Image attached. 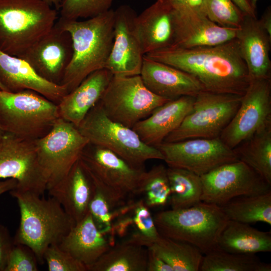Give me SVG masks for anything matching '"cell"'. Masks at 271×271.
Returning a JSON list of instances; mask_svg holds the SVG:
<instances>
[{
  "instance_id": "obj_41",
  "label": "cell",
  "mask_w": 271,
  "mask_h": 271,
  "mask_svg": "<svg viewBox=\"0 0 271 271\" xmlns=\"http://www.w3.org/2000/svg\"><path fill=\"white\" fill-rule=\"evenodd\" d=\"M14 245L13 238L8 229L0 224V271H5L9 255Z\"/></svg>"
},
{
  "instance_id": "obj_46",
  "label": "cell",
  "mask_w": 271,
  "mask_h": 271,
  "mask_svg": "<svg viewBox=\"0 0 271 271\" xmlns=\"http://www.w3.org/2000/svg\"><path fill=\"white\" fill-rule=\"evenodd\" d=\"M17 182L14 179L0 178V196L16 188Z\"/></svg>"
},
{
  "instance_id": "obj_25",
  "label": "cell",
  "mask_w": 271,
  "mask_h": 271,
  "mask_svg": "<svg viewBox=\"0 0 271 271\" xmlns=\"http://www.w3.org/2000/svg\"><path fill=\"white\" fill-rule=\"evenodd\" d=\"M93 188L90 175L79 159L64 179L47 190L77 223L89 212Z\"/></svg>"
},
{
  "instance_id": "obj_15",
  "label": "cell",
  "mask_w": 271,
  "mask_h": 271,
  "mask_svg": "<svg viewBox=\"0 0 271 271\" xmlns=\"http://www.w3.org/2000/svg\"><path fill=\"white\" fill-rule=\"evenodd\" d=\"M80 160L86 168L106 185L129 196L141 194L144 167L129 164L110 150L88 143Z\"/></svg>"
},
{
  "instance_id": "obj_6",
  "label": "cell",
  "mask_w": 271,
  "mask_h": 271,
  "mask_svg": "<svg viewBox=\"0 0 271 271\" xmlns=\"http://www.w3.org/2000/svg\"><path fill=\"white\" fill-rule=\"evenodd\" d=\"M59 118L57 104L34 91L0 90V126L5 133L37 140Z\"/></svg>"
},
{
  "instance_id": "obj_45",
  "label": "cell",
  "mask_w": 271,
  "mask_h": 271,
  "mask_svg": "<svg viewBox=\"0 0 271 271\" xmlns=\"http://www.w3.org/2000/svg\"><path fill=\"white\" fill-rule=\"evenodd\" d=\"M261 27L271 37V7L268 6L258 20Z\"/></svg>"
},
{
  "instance_id": "obj_22",
  "label": "cell",
  "mask_w": 271,
  "mask_h": 271,
  "mask_svg": "<svg viewBox=\"0 0 271 271\" xmlns=\"http://www.w3.org/2000/svg\"><path fill=\"white\" fill-rule=\"evenodd\" d=\"M236 38L250 80L271 79V37L261 27L257 18L244 16L237 29Z\"/></svg>"
},
{
  "instance_id": "obj_32",
  "label": "cell",
  "mask_w": 271,
  "mask_h": 271,
  "mask_svg": "<svg viewBox=\"0 0 271 271\" xmlns=\"http://www.w3.org/2000/svg\"><path fill=\"white\" fill-rule=\"evenodd\" d=\"M233 150L239 160L271 185V126L254 134Z\"/></svg>"
},
{
  "instance_id": "obj_21",
  "label": "cell",
  "mask_w": 271,
  "mask_h": 271,
  "mask_svg": "<svg viewBox=\"0 0 271 271\" xmlns=\"http://www.w3.org/2000/svg\"><path fill=\"white\" fill-rule=\"evenodd\" d=\"M0 83L6 91H34L58 104L68 93L61 85L39 76L25 60L0 51Z\"/></svg>"
},
{
  "instance_id": "obj_38",
  "label": "cell",
  "mask_w": 271,
  "mask_h": 271,
  "mask_svg": "<svg viewBox=\"0 0 271 271\" xmlns=\"http://www.w3.org/2000/svg\"><path fill=\"white\" fill-rule=\"evenodd\" d=\"M203 14L220 26L238 28L244 15L231 0H205Z\"/></svg>"
},
{
  "instance_id": "obj_11",
  "label": "cell",
  "mask_w": 271,
  "mask_h": 271,
  "mask_svg": "<svg viewBox=\"0 0 271 271\" xmlns=\"http://www.w3.org/2000/svg\"><path fill=\"white\" fill-rule=\"evenodd\" d=\"M271 126V79L250 80L235 115L220 139L234 149Z\"/></svg>"
},
{
  "instance_id": "obj_23",
  "label": "cell",
  "mask_w": 271,
  "mask_h": 271,
  "mask_svg": "<svg viewBox=\"0 0 271 271\" xmlns=\"http://www.w3.org/2000/svg\"><path fill=\"white\" fill-rule=\"evenodd\" d=\"M195 97L171 100L155 109L132 128L147 145L156 147L175 130L192 109Z\"/></svg>"
},
{
  "instance_id": "obj_49",
  "label": "cell",
  "mask_w": 271,
  "mask_h": 271,
  "mask_svg": "<svg viewBox=\"0 0 271 271\" xmlns=\"http://www.w3.org/2000/svg\"><path fill=\"white\" fill-rule=\"evenodd\" d=\"M4 133L5 132L3 131V130L2 129L0 126V140H1Z\"/></svg>"
},
{
  "instance_id": "obj_33",
  "label": "cell",
  "mask_w": 271,
  "mask_h": 271,
  "mask_svg": "<svg viewBox=\"0 0 271 271\" xmlns=\"http://www.w3.org/2000/svg\"><path fill=\"white\" fill-rule=\"evenodd\" d=\"M170 187L168 202L172 209L189 207L200 202L202 192L200 176L190 171L168 167Z\"/></svg>"
},
{
  "instance_id": "obj_7",
  "label": "cell",
  "mask_w": 271,
  "mask_h": 271,
  "mask_svg": "<svg viewBox=\"0 0 271 271\" xmlns=\"http://www.w3.org/2000/svg\"><path fill=\"white\" fill-rule=\"evenodd\" d=\"M77 127L89 143L110 150L134 166L144 167L150 160H164L161 152L144 143L132 128L107 117L99 102Z\"/></svg>"
},
{
  "instance_id": "obj_1",
  "label": "cell",
  "mask_w": 271,
  "mask_h": 271,
  "mask_svg": "<svg viewBox=\"0 0 271 271\" xmlns=\"http://www.w3.org/2000/svg\"><path fill=\"white\" fill-rule=\"evenodd\" d=\"M145 55L193 76L206 91L243 95L250 84L236 38L215 46L169 48Z\"/></svg>"
},
{
  "instance_id": "obj_42",
  "label": "cell",
  "mask_w": 271,
  "mask_h": 271,
  "mask_svg": "<svg viewBox=\"0 0 271 271\" xmlns=\"http://www.w3.org/2000/svg\"><path fill=\"white\" fill-rule=\"evenodd\" d=\"M148 249L146 271H173L172 267L152 250Z\"/></svg>"
},
{
  "instance_id": "obj_35",
  "label": "cell",
  "mask_w": 271,
  "mask_h": 271,
  "mask_svg": "<svg viewBox=\"0 0 271 271\" xmlns=\"http://www.w3.org/2000/svg\"><path fill=\"white\" fill-rule=\"evenodd\" d=\"M170 193L167 168L160 164L146 171L142 182L141 194L144 195L143 201L148 208L165 205Z\"/></svg>"
},
{
  "instance_id": "obj_19",
  "label": "cell",
  "mask_w": 271,
  "mask_h": 271,
  "mask_svg": "<svg viewBox=\"0 0 271 271\" xmlns=\"http://www.w3.org/2000/svg\"><path fill=\"white\" fill-rule=\"evenodd\" d=\"M175 42L171 48L182 49L223 44L235 38L237 29L220 26L192 10L175 11Z\"/></svg>"
},
{
  "instance_id": "obj_10",
  "label": "cell",
  "mask_w": 271,
  "mask_h": 271,
  "mask_svg": "<svg viewBox=\"0 0 271 271\" xmlns=\"http://www.w3.org/2000/svg\"><path fill=\"white\" fill-rule=\"evenodd\" d=\"M88 143L75 125L61 118L46 135L36 140L38 159L47 190L67 176Z\"/></svg>"
},
{
  "instance_id": "obj_36",
  "label": "cell",
  "mask_w": 271,
  "mask_h": 271,
  "mask_svg": "<svg viewBox=\"0 0 271 271\" xmlns=\"http://www.w3.org/2000/svg\"><path fill=\"white\" fill-rule=\"evenodd\" d=\"M131 212L130 222L134 231L125 240L147 248L161 236L154 217L143 200L133 202Z\"/></svg>"
},
{
  "instance_id": "obj_43",
  "label": "cell",
  "mask_w": 271,
  "mask_h": 271,
  "mask_svg": "<svg viewBox=\"0 0 271 271\" xmlns=\"http://www.w3.org/2000/svg\"><path fill=\"white\" fill-rule=\"evenodd\" d=\"M234 5L244 15L257 18L256 8L251 0H231Z\"/></svg>"
},
{
  "instance_id": "obj_39",
  "label": "cell",
  "mask_w": 271,
  "mask_h": 271,
  "mask_svg": "<svg viewBox=\"0 0 271 271\" xmlns=\"http://www.w3.org/2000/svg\"><path fill=\"white\" fill-rule=\"evenodd\" d=\"M49 271H87L86 266L60 247L58 244L49 246L44 254Z\"/></svg>"
},
{
  "instance_id": "obj_8",
  "label": "cell",
  "mask_w": 271,
  "mask_h": 271,
  "mask_svg": "<svg viewBox=\"0 0 271 271\" xmlns=\"http://www.w3.org/2000/svg\"><path fill=\"white\" fill-rule=\"evenodd\" d=\"M242 96L201 91L181 123L163 142L219 138L238 109Z\"/></svg>"
},
{
  "instance_id": "obj_14",
  "label": "cell",
  "mask_w": 271,
  "mask_h": 271,
  "mask_svg": "<svg viewBox=\"0 0 271 271\" xmlns=\"http://www.w3.org/2000/svg\"><path fill=\"white\" fill-rule=\"evenodd\" d=\"M0 178L16 180L18 190L43 195L47 183L39 163L36 140L4 134L0 140Z\"/></svg>"
},
{
  "instance_id": "obj_34",
  "label": "cell",
  "mask_w": 271,
  "mask_h": 271,
  "mask_svg": "<svg viewBox=\"0 0 271 271\" xmlns=\"http://www.w3.org/2000/svg\"><path fill=\"white\" fill-rule=\"evenodd\" d=\"M200 271H270L271 264L263 262L255 254L226 251L219 247L204 254Z\"/></svg>"
},
{
  "instance_id": "obj_18",
  "label": "cell",
  "mask_w": 271,
  "mask_h": 271,
  "mask_svg": "<svg viewBox=\"0 0 271 271\" xmlns=\"http://www.w3.org/2000/svg\"><path fill=\"white\" fill-rule=\"evenodd\" d=\"M140 76L151 91L170 100L184 96L195 97L204 90L193 76L145 55Z\"/></svg>"
},
{
  "instance_id": "obj_20",
  "label": "cell",
  "mask_w": 271,
  "mask_h": 271,
  "mask_svg": "<svg viewBox=\"0 0 271 271\" xmlns=\"http://www.w3.org/2000/svg\"><path fill=\"white\" fill-rule=\"evenodd\" d=\"M134 28L144 55L173 47L176 39L175 11L157 0L137 15Z\"/></svg>"
},
{
  "instance_id": "obj_31",
  "label": "cell",
  "mask_w": 271,
  "mask_h": 271,
  "mask_svg": "<svg viewBox=\"0 0 271 271\" xmlns=\"http://www.w3.org/2000/svg\"><path fill=\"white\" fill-rule=\"evenodd\" d=\"M147 248L170 265L173 271H199L203 254L189 243L161 235Z\"/></svg>"
},
{
  "instance_id": "obj_9",
  "label": "cell",
  "mask_w": 271,
  "mask_h": 271,
  "mask_svg": "<svg viewBox=\"0 0 271 271\" xmlns=\"http://www.w3.org/2000/svg\"><path fill=\"white\" fill-rule=\"evenodd\" d=\"M169 100L151 91L140 75H113L99 102L110 119L132 128Z\"/></svg>"
},
{
  "instance_id": "obj_40",
  "label": "cell",
  "mask_w": 271,
  "mask_h": 271,
  "mask_svg": "<svg viewBox=\"0 0 271 271\" xmlns=\"http://www.w3.org/2000/svg\"><path fill=\"white\" fill-rule=\"evenodd\" d=\"M38 263L36 255L30 248L22 244H14L5 271H37Z\"/></svg>"
},
{
  "instance_id": "obj_17",
  "label": "cell",
  "mask_w": 271,
  "mask_h": 271,
  "mask_svg": "<svg viewBox=\"0 0 271 271\" xmlns=\"http://www.w3.org/2000/svg\"><path fill=\"white\" fill-rule=\"evenodd\" d=\"M114 13L113 41L105 69L113 75H140L144 55L134 28L137 15L127 5Z\"/></svg>"
},
{
  "instance_id": "obj_27",
  "label": "cell",
  "mask_w": 271,
  "mask_h": 271,
  "mask_svg": "<svg viewBox=\"0 0 271 271\" xmlns=\"http://www.w3.org/2000/svg\"><path fill=\"white\" fill-rule=\"evenodd\" d=\"M218 245L224 250L235 253L270 252L271 233L260 231L249 224L228 220Z\"/></svg>"
},
{
  "instance_id": "obj_13",
  "label": "cell",
  "mask_w": 271,
  "mask_h": 271,
  "mask_svg": "<svg viewBox=\"0 0 271 271\" xmlns=\"http://www.w3.org/2000/svg\"><path fill=\"white\" fill-rule=\"evenodd\" d=\"M156 148L168 167L185 169L200 176L222 165L239 160L234 150L220 138L163 142Z\"/></svg>"
},
{
  "instance_id": "obj_2",
  "label": "cell",
  "mask_w": 271,
  "mask_h": 271,
  "mask_svg": "<svg viewBox=\"0 0 271 271\" xmlns=\"http://www.w3.org/2000/svg\"><path fill=\"white\" fill-rule=\"evenodd\" d=\"M114 15L110 9L84 21H57L72 40V57L60 84L68 93L91 73L105 69L113 41Z\"/></svg>"
},
{
  "instance_id": "obj_16",
  "label": "cell",
  "mask_w": 271,
  "mask_h": 271,
  "mask_svg": "<svg viewBox=\"0 0 271 271\" xmlns=\"http://www.w3.org/2000/svg\"><path fill=\"white\" fill-rule=\"evenodd\" d=\"M73 55L70 33L56 22L51 30L21 57L45 80L60 85Z\"/></svg>"
},
{
  "instance_id": "obj_29",
  "label": "cell",
  "mask_w": 271,
  "mask_h": 271,
  "mask_svg": "<svg viewBox=\"0 0 271 271\" xmlns=\"http://www.w3.org/2000/svg\"><path fill=\"white\" fill-rule=\"evenodd\" d=\"M148 249L126 240L112 245L87 271H146Z\"/></svg>"
},
{
  "instance_id": "obj_3",
  "label": "cell",
  "mask_w": 271,
  "mask_h": 271,
  "mask_svg": "<svg viewBox=\"0 0 271 271\" xmlns=\"http://www.w3.org/2000/svg\"><path fill=\"white\" fill-rule=\"evenodd\" d=\"M9 192L16 199L20 212L14 243L28 246L39 263L43 264L46 249L51 245L58 244L75 222L51 196L46 199L15 188Z\"/></svg>"
},
{
  "instance_id": "obj_44",
  "label": "cell",
  "mask_w": 271,
  "mask_h": 271,
  "mask_svg": "<svg viewBox=\"0 0 271 271\" xmlns=\"http://www.w3.org/2000/svg\"><path fill=\"white\" fill-rule=\"evenodd\" d=\"M171 9L183 12L190 10L189 0H157Z\"/></svg>"
},
{
  "instance_id": "obj_51",
  "label": "cell",
  "mask_w": 271,
  "mask_h": 271,
  "mask_svg": "<svg viewBox=\"0 0 271 271\" xmlns=\"http://www.w3.org/2000/svg\"><path fill=\"white\" fill-rule=\"evenodd\" d=\"M0 90H5L6 91V89L4 87V86L0 83Z\"/></svg>"
},
{
  "instance_id": "obj_5",
  "label": "cell",
  "mask_w": 271,
  "mask_h": 271,
  "mask_svg": "<svg viewBox=\"0 0 271 271\" xmlns=\"http://www.w3.org/2000/svg\"><path fill=\"white\" fill-rule=\"evenodd\" d=\"M153 217L161 235L189 243L203 254L218 247L228 221L219 206L203 201L186 208L160 211Z\"/></svg>"
},
{
  "instance_id": "obj_24",
  "label": "cell",
  "mask_w": 271,
  "mask_h": 271,
  "mask_svg": "<svg viewBox=\"0 0 271 271\" xmlns=\"http://www.w3.org/2000/svg\"><path fill=\"white\" fill-rule=\"evenodd\" d=\"M112 76L106 69L89 74L57 104L60 118L78 127L99 101Z\"/></svg>"
},
{
  "instance_id": "obj_30",
  "label": "cell",
  "mask_w": 271,
  "mask_h": 271,
  "mask_svg": "<svg viewBox=\"0 0 271 271\" xmlns=\"http://www.w3.org/2000/svg\"><path fill=\"white\" fill-rule=\"evenodd\" d=\"M228 220L250 224L271 225V191L232 198L220 206Z\"/></svg>"
},
{
  "instance_id": "obj_28",
  "label": "cell",
  "mask_w": 271,
  "mask_h": 271,
  "mask_svg": "<svg viewBox=\"0 0 271 271\" xmlns=\"http://www.w3.org/2000/svg\"><path fill=\"white\" fill-rule=\"evenodd\" d=\"M87 171L93 185L89 212L98 229L106 235L111 233L113 220L122 214L128 196L106 185Z\"/></svg>"
},
{
  "instance_id": "obj_4",
  "label": "cell",
  "mask_w": 271,
  "mask_h": 271,
  "mask_svg": "<svg viewBox=\"0 0 271 271\" xmlns=\"http://www.w3.org/2000/svg\"><path fill=\"white\" fill-rule=\"evenodd\" d=\"M57 15L42 0H0V51L21 58L51 30Z\"/></svg>"
},
{
  "instance_id": "obj_26",
  "label": "cell",
  "mask_w": 271,
  "mask_h": 271,
  "mask_svg": "<svg viewBox=\"0 0 271 271\" xmlns=\"http://www.w3.org/2000/svg\"><path fill=\"white\" fill-rule=\"evenodd\" d=\"M111 243L98 229L88 212L82 220L75 223L58 245L87 268L105 253Z\"/></svg>"
},
{
  "instance_id": "obj_37",
  "label": "cell",
  "mask_w": 271,
  "mask_h": 271,
  "mask_svg": "<svg viewBox=\"0 0 271 271\" xmlns=\"http://www.w3.org/2000/svg\"><path fill=\"white\" fill-rule=\"evenodd\" d=\"M114 0H61L59 9L60 17L64 20L89 19L109 10Z\"/></svg>"
},
{
  "instance_id": "obj_47",
  "label": "cell",
  "mask_w": 271,
  "mask_h": 271,
  "mask_svg": "<svg viewBox=\"0 0 271 271\" xmlns=\"http://www.w3.org/2000/svg\"><path fill=\"white\" fill-rule=\"evenodd\" d=\"M204 1L205 0H189L190 8L196 13L203 15V8Z\"/></svg>"
},
{
  "instance_id": "obj_50",
  "label": "cell",
  "mask_w": 271,
  "mask_h": 271,
  "mask_svg": "<svg viewBox=\"0 0 271 271\" xmlns=\"http://www.w3.org/2000/svg\"><path fill=\"white\" fill-rule=\"evenodd\" d=\"M253 6L256 8V4L258 0H251Z\"/></svg>"
},
{
  "instance_id": "obj_48",
  "label": "cell",
  "mask_w": 271,
  "mask_h": 271,
  "mask_svg": "<svg viewBox=\"0 0 271 271\" xmlns=\"http://www.w3.org/2000/svg\"><path fill=\"white\" fill-rule=\"evenodd\" d=\"M46 3L48 4L50 6L52 7L54 6L55 7V9H56L57 11L59 10L61 0H42Z\"/></svg>"
},
{
  "instance_id": "obj_12",
  "label": "cell",
  "mask_w": 271,
  "mask_h": 271,
  "mask_svg": "<svg viewBox=\"0 0 271 271\" xmlns=\"http://www.w3.org/2000/svg\"><path fill=\"white\" fill-rule=\"evenodd\" d=\"M200 178L201 201L219 206L238 196L271 191V185L240 160L222 165Z\"/></svg>"
}]
</instances>
